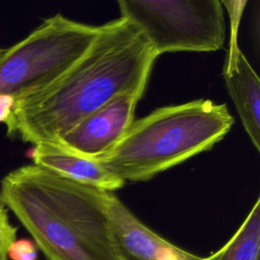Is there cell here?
Wrapping results in <instances>:
<instances>
[{
	"label": "cell",
	"instance_id": "8",
	"mask_svg": "<svg viewBox=\"0 0 260 260\" xmlns=\"http://www.w3.org/2000/svg\"><path fill=\"white\" fill-rule=\"evenodd\" d=\"M30 157L35 165L79 184L109 192H115L125 185L98 159L80 155L56 143L36 144Z\"/></svg>",
	"mask_w": 260,
	"mask_h": 260
},
{
	"label": "cell",
	"instance_id": "15",
	"mask_svg": "<svg viewBox=\"0 0 260 260\" xmlns=\"http://www.w3.org/2000/svg\"><path fill=\"white\" fill-rule=\"evenodd\" d=\"M4 51H5V49H1V48H0V58L2 57V55H3Z\"/></svg>",
	"mask_w": 260,
	"mask_h": 260
},
{
	"label": "cell",
	"instance_id": "9",
	"mask_svg": "<svg viewBox=\"0 0 260 260\" xmlns=\"http://www.w3.org/2000/svg\"><path fill=\"white\" fill-rule=\"evenodd\" d=\"M226 90L234 102L241 122L256 150H260V81L242 51L236 65L222 73Z\"/></svg>",
	"mask_w": 260,
	"mask_h": 260
},
{
	"label": "cell",
	"instance_id": "10",
	"mask_svg": "<svg viewBox=\"0 0 260 260\" xmlns=\"http://www.w3.org/2000/svg\"><path fill=\"white\" fill-rule=\"evenodd\" d=\"M259 251L260 199L257 198L233 237L218 251L202 260H259Z\"/></svg>",
	"mask_w": 260,
	"mask_h": 260
},
{
	"label": "cell",
	"instance_id": "6",
	"mask_svg": "<svg viewBox=\"0 0 260 260\" xmlns=\"http://www.w3.org/2000/svg\"><path fill=\"white\" fill-rule=\"evenodd\" d=\"M141 96L134 91L116 95L78 122L56 144L86 157H102L118 144L133 123Z\"/></svg>",
	"mask_w": 260,
	"mask_h": 260
},
{
	"label": "cell",
	"instance_id": "3",
	"mask_svg": "<svg viewBox=\"0 0 260 260\" xmlns=\"http://www.w3.org/2000/svg\"><path fill=\"white\" fill-rule=\"evenodd\" d=\"M233 124L226 105L210 100L162 107L133 121L118 144L95 159L125 183L147 181L211 149Z\"/></svg>",
	"mask_w": 260,
	"mask_h": 260
},
{
	"label": "cell",
	"instance_id": "7",
	"mask_svg": "<svg viewBox=\"0 0 260 260\" xmlns=\"http://www.w3.org/2000/svg\"><path fill=\"white\" fill-rule=\"evenodd\" d=\"M107 208L115 237L129 260H202L150 230L114 192H107Z\"/></svg>",
	"mask_w": 260,
	"mask_h": 260
},
{
	"label": "cell",
	"instance_id": "2",
	"mask_svg": "<svg viewBox=\"0 0 260 260\" xmlns=\"http://www.w3.org/2000/svg\"><path fill=\"white\" fill-rule=\"evenodd\" d=\"M107 192L32 164L1 180L0 204L48 260H129L109 218Z\"/></svg>",
	"mask_w": 260,
	"mask_h": 260
},
{
	"label": "cell",
	"instance_id": "11",
	"mask_svg": "<svg viewBox=\"0 0 260 260\" xmlns=\"http://www.w3.org/2000/svg\"><path fill=\"white\" fill-rule=\"evenodd\" d=\"M248 0H220L229 14L230 20V38H229V49L223 65L222 73H228L236 65V60L239 52L241 51L238 45V35L244 9Z\"/></svg>",
	"mask_w": 260,
	"mask_h": 260
},
{
	"label": "cell",
	"instance_id": "14",
	"mask_svg": "<svg viewBox=\"0 0 260 260\" xmlns=\"http://www.w3.org/2000/svg\"><path fill=\"white\" fill-rule=\"evenodd\" d=\"M14 100L7 95H0V123L7 125L11 118Z\"/></svg>",
	"mask_w": 260,
	"mask_h": 260
},
{
	"label": "cell",
	"instance_id": "4",
	"mask_svg": "<svg viewBox=\"0 0 260 260\" xmlns=\"http://www.w3.org/2000/svg\"><path fill=\"white\" fill-rule=\"evenodd\" d=\"M101 25L72 20L61 13L46 18L0 58V95L14 100L46 86L91 46Z\"/></svg>",
	"mask_w": 260,
	"mask_h": 260
},
{
	"label": "cell",
	"instance_id": "1",
	"mask_svg": "<svg viewBox=\"0 0 260 260\" xmlns=\"http://www.w3.org/2000/svg\"><path fill=\"white\" fill-rule=\"evenodd\" d=\"M157 56L123 17L102 24L88 50L63 74L15 100L7 134L34 145L56 143L116 95L143 94Z\"/></svg>",
	"mask_w": 260,
	"mask_h": 260
},
{
	"label": "cell",
	"instance_id": "12",
	"mask_svg": "<svg viewBox=\"0 0 260 260\" xmlns=\"http://www.w3.org/2000/svg\"><path fill=\"white\" fill-rule=\"evenodd\" d=\"M17 229L9 220L7 209L0 204V260H7L9 246L16 240Z\"/></svg>",
	"mask_w": 260,
	"mask_h": 260
},
{
	"label": "cell",
	"instance_id": "13",
	"mask_svg": "<svg viewBox=\"0 0 260 260\" xmlns=\"http://www.w3.org/2000/svg\"><path fill=\"white\" fill-rule=\"evenodd\" d=\"M7 257L11 260H37L38 247L32 240H15L8 248Z\"/></svg>",
	"mask_w": 260,
	"mask_h": 260
},
{
	"label": "cell",
	"instance_id": "5",
	"mask_svg": "<svg viewBox=\"0 0 260 260\" xmlns=\"http://www.w3.org/2000/svg\"><path fill=\"white\" fill-rule=\"evenodd\" d=\"M121 16L135 26L156 54L214 52L223 47L220 0H117Z\"/></svg>",
	"mask_w": 260,
	"mask_h": 260
}]
</instances>
